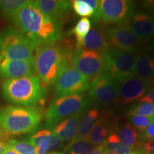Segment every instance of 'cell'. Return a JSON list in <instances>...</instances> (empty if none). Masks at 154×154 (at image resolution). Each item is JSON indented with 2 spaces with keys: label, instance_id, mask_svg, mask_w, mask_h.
<instances>
[{
  "label": "cell",
  "instance_id": "cell-1",
  "mask_svg": "<svg viewBox=\"0 0 154 154\" xmlns=\"http://www.w3.org/2000/svg\"><path fill=\"white\" fill-rule=\"evenodd\" d=\"M13 20L21 32L36 45L55 43L60 36L59 24L38 10L32 1L22 7Z\"/></svg>",
  "mask_w": 154,
  "mask_h": 154
},
{
  "label": "cell",
  "instance_id": "cell-2",
  "mask_svg": "<svg viewBox=\"0 0 154 154\" xmlns=\"http://www.w3.org/2000/svg\"><path fill=\"white\" fill-rule=\"evenodd\" d=\"M72 53L71 50L63 49L56 42L36 46L34 67L42 88L55 84L63 65L72 59Z\"/></svg>",
  "mask_w": 154,
  "mask_h": 154
},
{
  "label": "cell",
  "instance_id": "cell-3",
  "mask_svg": "<svg viewBox=\"0 0 154 154\" xmlns=\"http://www.w3.org/2000/svg\"><path fill=\"white\" fill-rule=\"evenodd\" d=\"M37 108L9 106L0 109V126L7 134L19 135L34 131L42 120Z\"/></svg>",
  "mask_w": 154,
  "mask_h": 154
},
{
  "label": "cell",
  "instance_id": "cell-4",
  "mask_svg": "<svg viewBox=\"0 0 154 154\" xmlns=\"http://www.w3.org/2000/svg\"><path fill=\"white\" fill-rule=\"evenodd\" d=\"M1 91L6 101L22 106H32L41 101L43 88L36 75L14 79H5Z\"/></svg>",
  "mask_w": 154,
  "mask_h": 154
},
{
  "label": "cell",
  "instance_id": "cell-5",
  "mask_svg": "<svg viewBox=\"0 0 154 154\" xmlns=\"http://www.w3.org/2000/svg\"><path fill=\"white\" fill-rule=\"evenodd\" d=\"M36 46L14 29H9L0 34V57L4 59L34 61V51Z\"/></svg>",
  "mask_w": 154,
  "mask_h": 154
},
{
  "label": "cell",
  "instance_id": "cell-6",
  "mask_svg": "<svg viewBox=\"0 0 154 154\" xmlns=\"http://www.w3.org/2000/svg\"><path fill=\"white\" fill-rule=\"evenodd\" d=\"M89 103L84 94H72L56 98L49 105L45 115L48 128H52L61 120H64L75 113L83 111Z\"/></svg>",
  "mask_w": 154,
  "mask_h": 154
},
{
  "label": "cell",
  "instance_id": "cell-7",
  "mask_svg": "<svg viewBox=\"0 0 154 154\" xmlns=\"http://www.w3.org/2000/svg\"><path fill=\"white\" fill-rule=\"evenodd\" d=\"M72 63L89 82L106 72L105 53L101 51L77 47L73 51Z\"/></svg>",
  "mask_w": 154,
  "mask_h": 154
},
{
  "label": "cell",
  "instance_id": "cell-8",
  "mask_svg": "<svg viewBox=\"0 0 154 154\" xmlns=\"http://www.w3.org/2000/svg\"><path fill=\"white\" fill-rule=\"evenodd\" d=\"M89 87L90 82L74 68L72 63V59H70L63 65L56 81L55 97L81 94Z\"/></svg>",
  "mask_w": 154,
  "mask_h": 154
},
{
  "label": "cell",
  "instance_id": "cell-9",
  "mask_svg": "<svg viewBox=\"0 0 154 154\" xmlns=\"http://www.w3.org/2000/svg\"><path fill=\"white\" fill-rule=\"evenodd\" d=\"M134 10V4L128 0H102L94 22L102 24H126Z\"/></svg>",
  "mask_w": 154,
  "mask_h": 154
},
{
  "label": "cell",
  "instance_id": "cell-10",
  "mask_svg": "<svg viewBox=\"0 0 154 154\" xmlns=\"http://www.w3.org/2000/svg\"><path fill=\"white\" fill-rule=\"evenodd\" d=\"M106 73L118 84L134 76L136 55L134 51H119L110 49L105 52Z\"/></svg>",
  "mask_w": 154,
  "mask_h": 154
},
{
  "label": "cell",
  "instance_id": "cell-11",
  "mask_svg": "<svg viewBox=\"0 0 154 154\" xmlns=\"http://www.w3.org/2000/svg\"><path fill=\"white\" fill-rule=\"evenodd\" d=\"M128 23L118 24L106 30V35L111 49L119 51H135L142 45L143 42L133 33Z\"/></svg>",
  "mask_w": 154,
  "mask_h": 154
},
{
  "label": "cell",
  "instance_id": "cell-12",
  "mask_svg": "<svg viewBox=\"0 0 154 154\" xmlns=\"http://www.w3.org/2000/svg\"><path fill=\"white\" fill-rule=\"evenodd\" d=\"M88 96L92 101L102 105H109L118 99L117 83L106 72L90 84Z\"/></svg>",
  "mask_w": 154,
  "mask_h": 154
},
{
  "label": "cell",
  "instance_id": "cell-13",
  "mask_svg": "<svg viewBox=\"0 0 154 154\" xmlns=\"http://www.w3.org/2000/svg\"><path fill=\"white\" fill-rule=\"evenodd\" d=\"M151 82L131 76L117 84L118 95L124 103L140 99L149 91Z\"/></svg>",
  "mask_w": 154,
  "mask_h": 154
},
{
  "label": "cell",
  "instance_id": "cell-14",
  "mask_svg": "<svg viewBox=\"0 0 154 154\" xmlns=\"http://www.w3.org/2000/svg\"><path fill=\"white\" fill-rule=\"evenodd\" d=\"M34 61L9 60L0 57V77L14 79L35 74Z\"/></svg>",
  "mask_w": 154,
  "mask_h": 154
},
{
  "label": "cell",
  "instance_id": "cell-15",
  "mask_svg": "<svg viewBox=\"0 0 154 154\" xmlns=\"http://www.w3.org/2000/svg\"><path fill=\"white\" fill-rule=\"evenodd\" d=\"M128 26L132 32L142 42L150 41L154 37V15L137 12L132 17Z\"/></svg>",
  "mask_w": 154,
  "mask_h": 154
},
{
  "label": "cell",
  "instance_id": "cell-16",
  "mask_svg": "<svg viewBox=\"0 0 154 154\" xmlns=\"http://www.w3.org/2000/svg\"><path fill=\"white\" fill-rule=\"evenodd\" d=\"M32 2L38 10L57 24L69 15L72 7L70 1L38 0Z\"/></svg>",
  "mask_w": 154,
  "mask_h": 154
},
{
  "label": "cell",
  "instance_id": "cell-17",
  "mask_svg": "<svg viewBox=\"0 0 154 154\" xmlns=\"http://www.w3.org/2000/svg\"><path fill=\"white\" fill-rule=\"evenodd\" d=\"M79 48L105 53L110 47L107 41L104 29L102 28L101 26H94L91 28L87 35L83 40L81 47Z\"/></svg>",
  "mask_w": 154,
  "mask_h": 154
},
{
  "label": "cell",
  "instance_id": "cell-18",
  "mask_svg": "<svg viewBox=\"0 0 154 154\" xmlns=\"http://www.w3.org/2000/svg\"><path fill=\"white\" fill-rule=\"evenodd\" d=\"M82 113L83 111H80L65 119L56 126L53 132L62 141L74 139L77 136L79 124Z\"/></svg>",
  "mask_w": 154,
  "mask_h": 154
},
{
  "label": "cell",
  "instance_id": "cell-19",
  "mask_svg": "<svg viewBox=\"0 0 154 154\" xmlns=\"http://www.w3.org/2000/svg\"><path fill=\"white\" fill-rule=\"evenodd\" d=\"M154 76V58L147 54L136 56L134 76L151 82Z\"/></svg>",
  "mask_w": 154,
  "mask_h": 154
},
{
  "label": "cell",
  "instance_id": "cell-20",
  "mask_svg": "<svg viewBox=\"0 0 154 154\" xmlns=\"http://www.w3.org/2000/svg\"><path fill=\"white\" fill-rule=\"evenodd\" d=\"M99 119V111L96 109L83 112L79 124L78 133L76 138L79 139H87L90 132L95 126Z\"/></svg>",
  "mask_w": 154,
  "mask_h": 154
},
{
  "label": "cell",
  "instance_id": "cell-21",
  "mask_svg": "<svg viewBox=\"0 0 154 154\" xmlns=\"http://www.w3.org/2000/svg\"><path fill=\"white\" fill-rule=\"evenodd\" d=\"M109 130V123L103 119H99L90 132L87 140L95 147L101 146L106 140Z\"/></svg>",
  "mask_w": 154,
  "mask_h": 154
},
{
  "label": "cell",
  "instance_id": "cell-22",
  "mask_svg": "<svg viewBox=\"0 0 154 154\" xmlns=\"http://www.w3.org/2000/svg\"><path fill=\"white\" fill-rule=\"evenodd\" d=\"M117 136H119L121 143L136 149L139 146L138 134L136 128L131 124L126 123L121 127Z\"/></svg>",
  "mask_w": 154,
  "mask_h": 154
},
{
  "label": "cell",
  "instance_id": "cell-23",
  "mask_svg": "<svg viewBox=\"0 0 154 154\" xmlns=\"http://www.w3.org/2000/svg\"><path fill=\"white\" fill-rule=\"evenodd\" d=\"M29 1L26 0H0V10L6 17L14 19L22 7Z\"/></svg>",
  "mask_w": 154,
  "mask_h": 154
},
{
  "label": "cell",
  "instance_id": "cell-24",
  "mask_svg": "<svg viewBox=\"0 0 154 154\" xmlns=\"http://www.w3.org/2000/svg\"><path fill=\"white\" fill-rule=\"evenodd\" d=\"M95 146L87 139L74 138L65 148V151L71 154H89L95 149Z\"/></svg>",
  "mask_w": 154,
  "mask_h": 154
},
{
  "label": "cell",
  "instance_id": "cell-25",
  "mask_svg": "<svg viewBox=\"0 0 154 154\" xmlns=\"http://www.w3.org/2000/svg\"><path fill=\"white\" fill-rule=\"evenodd\" d=\"M91 28V22L88 18H82L76 23V26L71 32V34H74L76 39L77 47H80L83 40L87 35Z\"/></svg>",
  "mask_w": 154,
  "mask_h": 154
},
{
  "label": "cell",
  "instance_id": "cell-26",
  "mask_svg": "<svg viewBox=\"0 0 154 154\" xmlns=\"http://www.w3.org/2000/svg\"><path fill=\"white\" fill-rule=\"evenodd\" d=\"M7 147L13 149L19 154H36L37 148L34 147L26 140L9 139Z\"/></svg>",
  "mask_w": 154,
  "mask_h": 154
},
{
  "label": "cell",
  "instance_id": "cell-27",
  "mask_svg": "<svg viewBox=\"0 0 154 154\" xmlns=\"http://www.w3.org/2000/svg\"><path fill=\"white\" fill-rule=\"evenodd\" d=\"M129 116H141L154 117V103H141L132 107L127 113Z\"/></svg>",
  "mask_w": 154,
  "mask_h": 154
},
{
  "label": "cell",
  "instance_id": "cell-28",
  "mask_svg": "<svg viewBox=\"0 0 154 154\" xmlns=\"http://www.w3.org/2000/svg\"><path fill=\"white\" fill-rule=\"evenodd\" d=\"M72 9L74 12L79 16L86 17H93L94 14V9L89 5L86 2L85 0H73L71 1Z\"/></svg>",
  "mask_w": 154,
  "mask_h": 154
},
{
  "label": "cell",
  "instance_id": "cell-29",
  "mask_svg": "<svg viewBox=\"0 0 154 154\" xmlns=\"http://www.w3.org/2000/svg\"><path fill=\"white\" fill-rule=\"evenodd\" d=\"M128 119L134 128H136L140 132H143L154 119L141 116H129Z\"/></svg>",
  "mask_w": 154,
  "mask_h": 154
},
{
  "label": "cell",
  "instance_id": "cell-30",
  "mask_svg": "<svg viewBox=\"0 0 154 154\" xmlns=\"http://www.w3.org/2000/svg\"><path fill=\"white\" fill-rule=\"evenodd\" d=\"M51 131L48 129H42L36 132L32 136H29L27 138L26 141L29 142L34 147L38 148V146L41 145L42 142L46 140H49V137L51 136Z\"/></svg>",
  "mask_w": 154,
  "mask_h": 154
},
{
  "label": "cell",
  "instance_id": "cell-31",
  "mask_svg": "<svg viewBox=\"0 0 154 154\" xmlns=\"http://www.w3.org/2000/svg\"><path fill=\"white\" fill-rule=\"evenodd\" d=\"M121 143L120 139L117 134H111L108 136L106 140L103 142V143L101 145L103 149V153H115L118 146Z\"/></svg>",
  "mask_w": 154,
  "mask_h": 154
},
{
  "label": "cell",
  "instance_id": "cell-32",
  "mask_svg": "<svg viewBox=\"0 0 154 154\" xmlns=\"http://www.w3.org/2000/svg\"><path fill=\"white\" fill-rule=\"evenodd\" d=\"M49 151H53L58 150L61 148H62L63 141L56 135L54 133L51 132V136L49 137Z\"/></svg>",
  "mask_w": 154,
  "mask_h": 154
},
{
  "label": "cell",
  "instance_id": "cell-33",
  "mask_svg": "<svg viewBox=\"0 0 154 154\" xmlns=\"http://www.w3.org/2000/svg\"><path fill=\"white\" fill-rule=\"evenodd\" d=\"M142 137L144 140H148V141L154 140V119L143 132Z\"/></svg>",
  "mask_w": 154,
  "mask_h": 154
},
{
  "label": "cell",
  "instance_id": "cell-34",
  "mask_svg": "<svg viewBox=\"0 0 154 154\" xmlns=\"http://www.w3.org/2000/svg\"><path fill=\"white\" fill-rule=\"evenodd\" d=\"M116 154H135L136 149L121 143L115 151Z\"/></svg>",
  "mask_w": 154,
  "mask_h": 154
},
{
  "label": "cell",
  "instance_id": "cell-35",
  "mask_svg": "<svg viewBox=\"0 0 154 154\" xmlns=\"http://www.w3.org/2000/svg\"><path fill=\"white\" fill-rule=\"evenodd\" d=\"M140 103H154V88L149 89V91L140 98L139 100Z\"/></svg>",
  "mask_w": 154,
  "mask_h": 154
},
{
  "label": "cell",
  "instance_id": "cell-36",
  "mask_svg": "<svg viewBox=\"0 0 154 154\" xmlns=\"http://www.w3.org/2000/svg\"><path fill=\"white\" fill-rule=\"evenodd\" d=\"M141 151L143 154H154V140L143 143Z\"/></svg>",
  "mask_w": 154,
  "mask_h": 154
},
{
  "label": "cell",
  "instance_id": "cell-37",
  "mask_svg": "<svg viewBox=\"0 0 154 154\" xmlns=\"http://www.w3.org/2000/svg\"><path fill=\"white\" fill-rule=\"evenodd\" d=\"M49 149V140H46L42 142L37 148V153L36 154H47Z\"/></svg>",
  "mask_w": 154,
  "mask_h": 154
},
{
  "label": "cell",
  "instance_id": "cell-38",
  "mask_svg": "<svg viewBox=\"0 0 154 154\" xmlns=\"http://www.w3.org/2000/svg\"><path fill=\"white\" fill-rule=\"evenodd\" d=\"M143 7L149 11V14L154 15V0L144 2Z\"/></svg>",
  "mask_w": 154,
  "mask_h": 154
},
{
  "label": "cell",
  "instance_id": "cell-39",
  "mask_svg": "<svg viewBox=\"0 0 154 154\" xmlns=\"http://www.w3.org/2000/svg\"><path fill=\"white\" fill-rule=\"evenodd\" d=\"M7 141H8V140L7 139L5 136L2 138H0V154H3L4 151H5L6 148H7Z\"/></svg>",
  "mask_w": 154,
  "mask_h": 154
},
{
  "label": "cell",
  "instance_id": "cell-40",
  "mask_svg": "<svg viewBox=\"0 0 154 154\" xmlns=\"http://www.w3.org/2000/svg\"><path fill=\"white\" fill-rule=\"evenodd\" d=\"M89 154H104V153H103V149H102L101 146H99L96 147Z\"/></svg>",
  "mask_w": 154,
  "mask_h": 154
},
{
  "label": "cell",
  "instance_id": "cell-41",
  "mask_svg": "<svg viewBox=\"0 0 154 154\" xmlns=\"http://www.w3.org/2000/svg\"><path fill=\"white\" fill-rule=\"evenodd\" d=\"M3 154H19V153H17V152L14 151L13 149H10V148L7 147V148H6L5 151H4Z\"/></svg>",
  "mask_w": 154,
  "mask_h": 154
},
{
  "label": "cell",
  "instance_id": "cell-42",
  "mask_svg": "<svg viewBox=\"0 0 154 154\" xmlns=\"http://www.w3.org/2000/svg\"><path fill=\"white\" fill-rule=\"evenodd\" d=\"M148 51H149L150 54H151L150 56H151L152 57L154 58V42L149 46V49H148Z\"/></svg>",
  "mask_w": 154,
  "mask_h": 154
},
{
  "label": "cell",
  "instance_id": "cell-43",
  "mask_svg": "<svg viewBox=\"0 0 154 154\" xmlns=\"http://www.w3.org/2000/svg\"><path fill=\"white\" fill-rule=\"evenodd\" d=\"M4 131H3V130L2 129V128H1V126H0V138H2V137H4Z\"/></svg>",
  "mask_w": 154,
  "mask_h": 154
},
{
  "label": "cell",
  "instance_id": "cell-44",
  "mask_svg": "<svg viewBox=\"0 0 154 154\" xmlns=\"http://www.w3.org/2000/svg\"><path fill=\"white\" fill-rule=\"evenodd\" d=\"M49 154H65V153H58V152H51Z\"/></svg>",
  "mask_w": 154,
  "mask_h": 154
},
{
  "label": "cell",
  "instance_id": "cell-45",
  "mask_svg": "<svg viewBox=\"0 0 154 154\" xmlns=\"http://www.w3.org/2000/svg\"><path fill=\"white\" fill-rule=\"evenodd\" d=\"M104 154H116V153H104Z\"/></svg>",
  "mask_w": 154,
  "mask_h": 154
},
{
  "label": "cell",
  "instance_id": "cell-46",
  "mask_svg": "<svg viewBox=\"0 0 154 154\" xmlns=\"http://www.w3.org/2000/svg\"><path fill=\"white\" fill-rule=\"evenodd\" d=\"M152 80H153V84H154V76H153V79H152Z\"/></svg>",
  "mask_w": 154,
  "mask_h": 154
}]
</instances>
